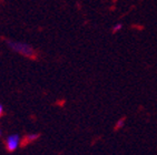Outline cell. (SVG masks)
<instances>
[{
  "mask_svg": "<svg viewBox=\"0 0 157 155\" xmlns=\"http://www.w3.org/2000/svg\"><path fill=\"white\" fill-rule=\"evenodd\" d=\"M6 45H8V48L12 50L16 53L24 56L29 59H36L37 58V52L36 50L31 47L27 42L18 41V40H12V39H7Z\"/></svg>",
  "mask_w": 157,
  "mask_h": 155,
  "instance_id": "6da1fadb",
  "label": "cell"
},
{
  "mask_svg": "<svg viewBox=\"0 0 157 155\" xmlns=\"http://www.w3.org/2000/svg\"><path fill=\"white\" fill-rule=\"evenodd\" d=\"M21 145V137L17 133H12L9 134L8 136L5 139V146L8 152L12 153L17 151Z\"/></svg>",
  "mask_w": 157,
  "mask_h": 155,
  "instance_id": "7a4b0ae2",
  "label": "cell"
},
{
  "mask_svg": "<svg viewBox=\"0 0 157 155\" xmlns=\"http://www.w3.org/2000/svg\"><path fill=\"white\" fill-rule=\"evenodd\" d=\"M39 137V134H35V133H29V134H27L26 136H25V139L22 140L21 139V144L24 143H31V142H35V141L37 140Z\"/></svg>",
  "mask_w": 157,
  "mask_h": 155,
  "instance_id": "3957f363",
  "label": "cell"
},
{
  "mask_svg": "<svg viewBox=\"0 0 157 155\" xmlns=\"http://www.w3.org/2000/svg\"><path fill=\"white\" fill-rule=\"evenodd\" d=\"M124 124H125V119H121L117 122V124L115 125V128H116V130H118V128H123V126H124Z\"/></svg>",
  "mask_w": 157,
  "mask_h": 155,
  "instance_id": "277c9868",
  "label": "cell"
},
{
  "mask_svg": "<svg viewBox=\"0 0 157 155\" xmlns=\"http://www.w3.org/2000/svg\"><path fill=\"white\" fill-rule=\"evenodd\" d=\"M121 28H123V24H121V22H118V23H116L115 26H114V28H113V31H114V32H118Z\"/></svg>",
  "mask_w": 157,
  "mask_h": 155,
  "instance_id": "5b68a950",
  "label": "cell"
},
{
  "mask_svg": "<svg viewBox=\"0 0 157 155\" xmlns=\"http://www.w3.org/2000/svg\"><path fill=\"white\" fill-rule=\"evenodd\" d=\"M3 112H5V109H3V105L0 103V117L3 115Z\"/></svg>",
  "mask_w": 157,
  "mask_h": 155,
  "instance_id": "8992f818",
  "label": "cell"
},
{
  "mask_svg": "<svg viewBox=\"0 0 157 155\" xmlns=\"http://www.w3.org/2000/svg\"><path fill=\"white\" fill-rule=\"evenodd\" d=\"M2 136V131H1V128H0V137Z\"/></svg>",
  "mask_w": 157,
  "mask_h": 155,
  "instance_id": "52a82bcc",
  "label": "cell"
}]
</instances>
